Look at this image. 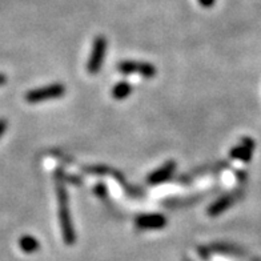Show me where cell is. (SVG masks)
<instances>
[{"label": "cell", "mask_w": 261, "mask_h": 261, "mask_svg": "<svg viewBox=\"0 0 261 261\" xmlns=\"http://www.w3.org/2000/svg\"><path fill=\"white\" fill-rule=\"evenodd\" d=\"M56 180V195L59 201V220L62 227L63 240L67 245H72L76 241V233L73 229L71 211H69V199L67 187H65V173L63 168L55 169Z\"/></svg>", "instance_id": "obj_1"}, {"label": "cell", "mask_w": 261, "mask_h": 261, "mask_svg": "<svg viewBox=\"0 0 261 261\" xmlns=\"http://www.w3.org/2000/svg\"><path fill=\"white\" fill-rule=\"evenodd\" d=\"M65 93V87L60 83L55 84H49L47 87H41L38 90L28 91L25 93V101L31 104L41 103V101H47V100H54L62 97Z\"/></svg>", "instance_id": "obj_2"}, {"label": "cell", "mask_w": 261, "mask_h": 261, "mask_svg": "<svg viewBox=\"0 0 261 261\" xmlns=\"http://www.w3.org/2000/svg\"><path fill=\"white\" fill-rule=\"evenodd\" d=\"M107 51V39L104 36H97L93 41L92 52H91V58L87 63V71L91 75H96L100 72L101 65H103L104 58H106Z\"/></svg>", "instance_id": "obj_3"}, {"label": "cell", "mask_w": 261, "mask_h": 261, "mask_svg": "<svg viewBox=\"0 0 261 261\" xmlns=\"http://www.w3.org/2000/svg\"><path fill=\"white\" fill-rule=\"evenodd\" d=\"M117 71L124 75L129 73H140L145 79H152L156 75V67L151 63L134 62V60H124L117 64Z\"/></svg>", "instance_id": "obj_4"}, {"label": "cell", "mask_w": 261, "mask_h": 261, "mask_svg": "<svg viewBox=\"0 0 261 261\" xmlns=\"http://www.w3.org/2000/svg\"><path fill=\"white\" fill-rule=\"evenodd\" d=\"M135 225L140 230L163 229L167 225V217L160 213H147L135 219Z\"/></svg>", "instance_id": "obj_5"}, {"label": "cell", "mask_w": 261, "mask_h": 261, "mask_svg": "<svg viewBox=\"0 0 261 261\" xmlns=\"http://www.w3.org/2000/svg\"><path fill=\"white\" fill-rule=\"evenodd\" d=\"M175 171L176 162H173V160L167 162L164 165H162L160 168H158L156 171L149 173V176L147 177V184L148 186H159V184H162V182L168 181L172 176H173Z\"/></svg>", "instance_id": "obj_6"}, {"label": "cell", "mask_w": 261, "mask_h": 261, "mask_svg": "<svg viewBox=\"0 0 261 261\" xmlns=\"http://www.w3.org/2000/svg\"><path fill=\"white\" fill-rule=\"evenodd\" d=\"M254 151V141L251 138H243L241 143L232 148L229 156L234 160H241L244 163H249Z\"/></svg>", "instance_id": "obj_7"}, {"label": "cell", "mask_w": 261, "mask_h": 261, "mask_svg": "<svg viewBox=\"0 0 261 261\" xmlns=\"http://www.w3.org/2000/svg\"><path fill=\"white\" fill-rule=\"evenodd\" d=\"M236 200L237 197L233 193H228V195L221 196V197H219L215 203L211 204L210 208H208V215L212 217L219 216V215L223 213L224 211L229 210L230 206H232V204H233Z\"/></svg>", "instance_id": "obj_8"}, {"label": "cell", "mask_w": 261, "mask_h": 261, "mask_svg": "<svg viewBox=\"0 0 261 261\" xmlns=\"http://www.w3.org/2000/svg\"><path fill=\"white\" fill-rule=\"evenodd\" d=\"M19 247L24 253H35L40 249V243L36 237L30 236V234H25V236H21L20 240H19Z\"/></svg>", "instance_id": "obj_9"}, {"label": "cell", "mask_w": 261, "mask_h": 261, "mask_svg": "<svg viewBox=\"0 0 261 261\" xmlns=\"http://www.w3.org/2000/svg\"><path fill=\"white\" fill-rule=\"evenodd\" d=\"M132 91H134L132 84H129L128 82H119L112 88V96L116 100H124L125 97L129 96Z\"/></svg>", "instance_id": "obj_10"}, {"label": "cell", "mask_w": 261, "mask_h": 261, "mask_svg": "<svg viewBox=\"0 0 261 261\" xmlns=\"http://www.w3.org/2000/svg\"><path fill=\"white\" fill-rule=\"evenodd\" d=\"M82 171L87 175L92 176H106L112 175L114 168H111L108 165H88V167H83Z\"/></svg>", "instance_id": "obj_11"}, {"label": "cell", "mask_w": 261, "mask_h": 261, "mask_svg": "<svg viewBox=\"0 0 261 261\" xmlns=\"http://www.w3.org/2000/svg\"><path fill=\"white\" fill-rule=\"evenodd\" d=\"M213 251L216 252H221V253H229V254H236V253H241V251L239 248L233 247V245L229 244H223V243H217V244H213Z\"/></svg>", "instance_id": "obj_12"}, {"label": "cell", "mask_w": 261, "mask_h": 261, "mask_svg": "<svg viewBox=\"0 0 261 261\" xmlns=\"http://www.w3.org/2000/svg\"><path fill=\"white\" fill-rule=\"evenodd\" d=\"M93 191H95V195L100 197V199H107V196H108V189H107L106 184H103V182L96 184Z\"/></svg>", "instance_id": "obj_13"}, {"label": "cell", "mask_w": 261, "mask_h": 261, "mask_svg": "<svg viewBox=\"0 0 261 261\" xmlns=\"http://www.w3.org/2000/svg\"><path fill=\"white\" fill-rule=\"evenodd\" d=\"M65 182L68 184H72V186H82L83 179L79 176H67L65 175Z\"/></svg>", "instance_id": "obj_14"}, {"label": "cell", "mask_w": 261, "mask_h": 261, "mask_svg": "<svg viewBox=\"0 0 261 261\" xmlns=\"http://www.w3.org/2000/svg\"><path fill=\"white\" fill-rule=\"evenodd\" d=\"M7 125L8 123L6 119H0V138H2V136L4 135V132L7 130Z\"/></svg>", "instance_id": "obj_15"}, {"label": "cell", "mask_w": 261, "mask_h": 261, "mask_svg": "<svg viewBox=\"0 0 261 261\" xmlns=\"http://www.w3.org/2000/svg\"><path fill=\"white\" fill-rule=\"evenodd\" d=\"M7 83V76L4 75V73H0V86H3Z\"/></svg>", "instance_id": "obj_16"}]
</instances>
